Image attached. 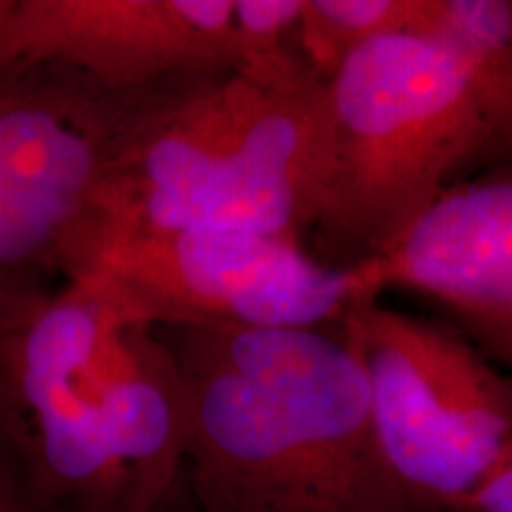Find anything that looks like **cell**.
Segmentation results:
<instances>
[{
	"instance_id": "1",
	"label": "cell",
	"mask_w": 512,
	"mask_h": 512,
	"mask_svg": "<svg viewBox=\"0 0 512 512\" xmlns=\"http://www.w3.org/2000/svg\"><path fill=\"white\" fill-rule=\"evenodd\" d=\"M195 512H425L377 441L368 382L323 328L166 325Z\"/></svg>"
},
{
	"instance_id": "2",
	"label": "cell",
	"mask_w": 512,
	"mask_h": 512,
	"mask_svg": "<svg viewBox=\"0 0 512 512\" xmlns=\"http://www.w3.org/2000/svg\"><path fill=\"white\" fill-rule=\"evenodd\" d=\"M330 171L328 79L302 53L145 88L64 275L105 238L240 230L302 245Z\"/></svg>"
},
{
	"instance_id": "3",
	"label": "cell",
	"mask_w": 512,
	"mask_h": 512,
	"mask_svg": "<svg viewBox=\"0 0 512 512\" xmlns=\"http://www.w3.org/2000/svg\"><path fill=\"white\" fill-rule=\"evenodd\" d=\"M330 171L313 228L339 268L394 247L453 185L508 164L460 57L422 34L361 48L328 79Z\"/></svg>"
},
{
	"instance_id": "4",
	"label": "cell",
	"mask_w": 512,
	"mask_h": 512,
	"mask_svg": "<svg viewBox=\"0 0 512 512\" xmlns=\"http://www.w3.org/2000/svg\"><path fill=\"white\" fill-rule=\"evenodd\" d=\"M368 382L382 456L425 512H463L512 444V375L460 330L351 299L335 320Z\"/></svg>"
},
{
	"instance_id": "5",
	"label": "cell",
	"mask_w": 512,
	"mask_h": 512,
	"mask_svg": "<svg viewBox=\"0 0 512 512\" xmlns=\"http://www.w3.org/2000/svg\"><path fill=\"white\" fill-rule=\"evenodd\" d=\"M105 318L88 280L0 297V434L48 512H131L95 377Z\"/></svg>"
},
{
	"instance_id": "6",
	"label": "cell",
	"mask_w": 512,
	"mask_h": 512,
	"mask_svg": "<svg viewBox=\"0 0 512 512\" xmlns=\"http://www.w3.org/2000/svg\"><path fill=\"white\" fill-rule=\"evenodd\" d=\"M67 280H91L143 323L323 328L351 302L347 268L294 240L240 230L117 235L79 256Z\"/></svg>"
},
{
	"instance_id": "7",
	"label": "cell",
	"mask_w": 512,
	"mask_h": 512,
	"mask_svg": "<svg viewBox=\"0 0 512 512\" xmlns=\"http://www.w3.org/2000/svg\"><path fill=\"white\" fill-rule=\"evenodd\" d=\"M36 64L74 69L119 93L230 72L233 0H12L0 74Z\"/></svg>"
},
{
	"instance_id": "8",
	"label": "cell",
	"mask_w": 512,
	"mask_h": 512,
	"mask_svg": "<svg viewBox=\"0 0 512 512\" xmlns=\"http://www.w3.org/2000/svg\"><path fill=\"white\" fill-rule=\"evenodd\" d=\"M347 275L351 299L413 290L458 323L512 325V164L448 188L394 247Z\"/></svg>"
},
{
	"instance_id": "9",
	"label": "cell",
	"mask_w": 512,
	"mask_h": 512,
	"mask_svg": "<svg viewBox=\"0 0 512 512\" xmlns=\"http://www.w3.org/2000/svg\"><path fill=\"white\" fill-rule=\"evenodd\" d=\"M105 302L95 377L131 512H192L183 508V501H192L183 387L174 354L155 325L126 316L107 297Z\"/></svg>"
},
{
	"instance_id": "10",
	"label": "cell",
	"mask_w": 512,
	"mask_h": 512,
	"mask_svg": "<svg viewBox=\"0 0 512 512\" xmlns=\"http://www.w3.org/2000/svg\"><path fill=\"white\" fill-rule=\"evenodd\" d=\"M413 34L460 57L512 164V0H420Z\"/></svg>"
},
{
	"instance_id": "11",
	"label": "cell",
	"mask_w": 512,
	"mask_h": 512,
	"mask_svg": "<svg viewBox=\"0 0 512 512\" xmlns=\"http://www.w3.org/2000/svg\"><path fill=\"white\" fill-rule=\"evenodd\" d=\"M420 0H306L299 53L323 79L380 38L413 34Z\"/></svg>"
},
{
	"instance_id": "12",
	"label": "cell",
	"mask_w": 512,
	"mask_h": 512,
	"mask_svg": "<svg viewBox=\"0 0 512 512\" xmlns=\"http://www.w3.org/2000/svg\"><path fill=\"white\" fill-rule=\"evenodd\" d=\"M306 0H233L235 67L283 60L294 48Z\"/></svg>"
},
{
	"instance_id": "13",
	"label": "cell",
	"mask_w": 512,
	"mask_h": 512,
	"mask_svg": "<svg viewBox=\"0 0 512 512\" xmlns=\"http://www.w3.org/2000/svg\"><path fill=\"white\" fill-rule=\"evenodd\" d=\"M48 271L31 242L0 164V297L46 287Z\"/></svg>"
},
{
	"instance_id": "14",
	"label": "cell",
	"mask_w": 512,
	"mask_h": 512,
	"mask_svg": "<svg viewBox=\"0 0 512 512\" xmlns=\"http://www.w3.org/2000/svg\"><path fill=\"white\" fill-rule=\"evenodd\" d=\"M0 512H48L31 491L24 467L0 434Z\"/></svg>"
},
{
	"instance_id": "15",
	"label": "cell",
	"mask_w": 512,
	"mask_h": 512,
	"mask_svg": "<svg viewBox=\"0 0 512 512\" xmlns=\"http://www.w3.org/2000/svg\"><path fill=\"white\" fill-rule=\"evenodd\" d=\"M463 512H512V444L479 484Z\"/></svg>"
},
{
	"instance_id": "16",
	"label": "cell",
	"mask_w": 512,
	"mask_h": 512,
	"mask_svg": "<svg viewBox=\"0 0 512 512\" xmlns=\"http://www.w3.org/2000/svg\"><path fill=\"white\" fill-rule=\"evenodd\" d=\"M458 330L470 337L491 361H496L512 375V325L458 323Z\"/></svg>"
},
{
	"instance_id": "17",
	"label": "cell",
	"mask_w": 512,
	"mask_h": 512,
	"mask_svg": "<svg viewBox=\"0 0 512 512\" xmlns=\"http://www.w3.org/2000/svg\"><path fill=\"white\" fill-rule=\"evenodd\" d=\"M10 5H12V0H0V29H3L5 17H8V12H10Z\"/></svg>"
}]
</instances>
